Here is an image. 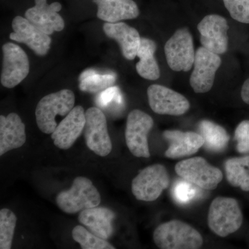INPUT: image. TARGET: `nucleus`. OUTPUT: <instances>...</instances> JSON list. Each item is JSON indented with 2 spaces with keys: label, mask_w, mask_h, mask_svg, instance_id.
Here are the masks:
<instances>
[{
  "label": "nucleus",
  "mask_w": 249,
  "mask_h": 249,
  "mask_svg": "<svg viewBox=\"0 0 249 249\" xmlns=\"http://www.w3.org/2000/svg\"><path fill=\"white\" fill-rule=\"evenodd\" d=\"M153 240L156 246L161 249H197L204 242L199 231L179 220L160 224L154 231Z\"/></svg>",
  "instance_id": "obj_1"
},
{
  "label": "nucleus",
  "mask_w": 249,
  "mask_h": 249,
  "mask_svg": "<svg viewBox=\"0 0 249 249\" xmlns=\"http://www.w3.org/2000/svg\"><path fill=\"white\" fill-rule=\"evenodd\" d=\"M75 95L71 90L62 89L44 96L36 109L37 127L45 134H52L58 124L57 116H66L74 107Z\"/></svg>",
  "instance_id": "obj_2"
},
{
  "label": "nucleus",
  "mask_w": 249,
  "mask_h": 249,
  "mask_svg": "<svg viewBox=\"0 0 249 249\" xmlns=\"http://www.w3.org/2000/svg\"><path fill=\"white\" fill-rule=\"evenodd\" d=\"M243 215L236 199L217 196L211 203L208 214V225L216 235L225 237L240 229Z\"/></svg>",
  "instance_id": "obj_3"
},
{
  "label": "nucleus",
  "mask_w": 249,
  "mask_h": 249,
  "mask_svg": "<svg viewBox=\"0 0 249 249\" xmlns=\"http://www.w3.org/2000/svg\"><path fill=\"white\" fill-rule=\"evenodd\" d=\"M101 201L99 192L91 180L84 177L75 178L71 188L60 192L56 197L59 209L67 214L97 207Z\"/></svg>",
  "instance_id": "obj_4"
},
{
  "label": "nucleus",
  "mask_w": 249,
  "mask_h": 249,
  "mask_svg": "<svg viewBox=\"0 0 249 249\" xmlns=\"http://www.w3.org/2000/svg\"><path fill=\"white\" fill-rule=\"evenodd\" d=\"M175 172L183 179L206 191L215 189L223 179L222 172L200 157L181 160L175 165Z\"/></svg>",
  "instance_id": "obj_5"
},
{
  "label": "nucleus",
  "mask_w": 249,
  "mask_h": 249,
  "mask_svg": "<svg viewBox=\"0 0 249 249\" xmlns=\"http://www.w3.org/2000/svg\"><path fill=\"white\" fill-rule=\"evenodd\" d=\"M169 184L170 177L165 166L152 165L142 170L132 180V192L139 201H154Z\"/></svg>",
  "instance_id": "obj_6"
},
{
  "label": "nucleus",
  "mask_w": 249,
  "mask_h": 249,
  "mask_svg": "<svg viewBox=\"0 0 249 249\" xmlns=\"http://www.w3.org/2000/svg\"><path fill=\"white\" fill-rule=\"evenodd\" d=\"M153 125V119L144 111L134 109L128 114L124 137L127 146L134 157H150L147 136Z\"/></svg>",
  "instance_id": "obj_7"
},
{
  "label": "nucleus",
  "mask_w": 249,
  "mask_h": 249,
  "mask_svg": "<svg viewBox=\"0 0 249 249\" xmlns=\"http://www.w3.org/2000/svg\"><path fill=\"white\" fill-rule=\"evenodd\" d=\"M168 66L175 71L187 72L194 64L196 52L193 37L186 28L178 29L164 47Z\"/></svg>",
  "instance_id": "obj_8"
},
{
  "label": "nucleus",
  "mask_w": 249,
  "mask_h": 249,
  "mask_svg": "<svg viewBox=\"0 0 249 249\" xmlns=\"http://www.w3.org/2000/svg\"><path fill=\"white\" fill-rule=\"evenodd\" d=\"M85 139L89 150L100 157H106L112 150L108 133L107 119L102 110L90 107L85 112Z\"/></svg>",
  "instance_id": "obj_9"
},
{
  "label": "nucleus",
  "mask_w": 249,
  "mask_h": 249,
  "mask_svg": "<svg viewBox=\"0 0 249 249\" xmlns=\"http://www.w3.org/2000/svg\"><path fill=\"white\" fill-rule=\"evenodd\" d=\"M3 66L1 83L6 88H14L25 79L30 65L27 53L20 47L8 42L2 47Z\"/></svg>",
  "instance_id": "obj_10"
},
{
  "label": "nucleus",
  "mask_w": 249,
  "mask_h": 249,
  "mask_svg": "<svg viewBox=\"0 0 249 249\" xmlns=\"http://www.w3.org/2000/svg\"><path fill=\"white\" fill-rule=\"evenodd\" d=\"M222 64L219 55L199 47L196 52L190 84L195 92H208L213 85L216 72Z\"/></svg>",
  "instance_id": "obj_11"
},
{
  "label": "nucleus",
  "mask_w": 249,
  "mask_h": 249,
  "mask_svg": "<svg viewBox=\"0 0 249 249\" xmlns=\"http://www.w3.org/2000/svg\"><path fill=\"white\" fill-rule=\"evenodd\" d=\"M149 105L154 112L161 115L181 116L191 107L181 93L160 85H152L147 91Z\"/></svg>",
  "instance_id": "obj_12"
},
{
  "label": "nucleus",
  "mask_w": 249,
  "mask_h": 249,
  "mask_svg": "<svg viewBox=\"0 0 249 249\" xmlns=\"http://www.w3.org/2000/svg\"><path fill=\"white\" fill-rule=\"evenodd\" d=\"M227 19L219 15L206 16L198 24L201 46L213 53L221 55L227 52L229 47Z\"/></svg>",
  "instance_id": "obj_13"
},
{
  "label": "nucleus",
  "mask_w": 249,
  "mask_h": 249,
  "mask_svg": "<svg viewBox=\"0 0 249 249\" xmlns=\"http://www.w3.org/2000/svg\"><path fill=\"white\" fill-rule=\"evenodd\" d=\"M12 28L14 32L10 34L11 40L25 44L40 56L48 53L52 43L50 36L29 22L27 18L16 16L13 19Z\"/></svg>",
  "instance_id": "obj_14"
},
{
  "label": "nucleus",
  "mask_w": 249,
  "mask_h": 249,
  "mask_svg": "<svg viewBox=\"0 0 249 249\" xmlns=\"http://www.w3.org/2000/svg\"><path fill=\"white\" fill-rule=\"evenodd\" d=\"M85 112L82 106L72 109L52 134L54 145L62 150H68L76 142L85 129Z\"/></svg>",
  "instance_id": "obj_15"
},
{
  "label": "nucleus",
  "mask_w": 249,
  "mask_h": 249,
  "mask_svg": "<svg viewBox=\"0 0 249 249\" xmlns=\"http://www.w3.org/2000/svg\"><path fill=\"white\" fill-rule=\"evenodd\" d=\"M35 6L25 13V18L29 22L48 35L63 30L65 22L58 14L62 9L60 3L48 4L47 0H35Z\"/></svg>",
  "instance_id": "obj_16"
},
{
  "label": "nucleus",
  "mask_w": 249,
  "mask_h": 249,
  "mask_svg": "<svg viewBox=\"0 0 249 249\" xmlns=\"http://www.w3.org/2000/svg\"><path fill=\"white\" fill-rule=\"evenodd\" d=\"M163 137L169 142L165 157L178 159L196 154L204 145V141L200 134L179 130H166Z\"/></svg>",
  "instance_id": "obj_17"
},
{
  "label": "nucleus",
  "mask_w": 249,
  "mask_h": 249,
  "mask_svg": "<svg viewBox=\"0 0 249 249\" xmlns=\"http://www.w3.org/2000/svg\"><path fill=\"white\" fill-rule=\"evenodd\" d=\"M26 142L25 124L16 113L0 116V156L22 147Z\"/></svg>",
  "instance_id": "obj_18"
},
{
  "label": "nucleus",
  "mask_w": 249,
  "mask_h": 249,
  "mask_svg": "<svg viewBox=\"0 0 249 249\" xmlns=\"http://www.w3.org/2000/svg\"><path fill=\"white\" fill-rule=\"evenodd\" d=\"M103 31L119 44L124 58L132 60L137 57L142 38L137 29L124 22H107L103 25Z\"/></svg>",
  "instance_id": "obj_19"
},
{
  "label": "nucleus",
  "mask_w": 249,
  "mask_h": 249,
  "mask_svg": "<svg viewBox=\"0 0 249 249\" xmlns=\"http://www.w3.org/2000/svg\"><path fill=\"white\" fill-rule=\"evenodd\" d=\"M115 214L107 208H91L81 211L78 220L88 228L90 232L107 240L112 235V221Z\"/></svg>",
  "instance_id": "obj_20"
},
{
  "label": "nucleus",
  "mask_w": 249,
  "mask_h": 249,
  "mask_svg": "<svg viewBox=\"0 0 249 249\" xmlns=\"http://www.w3.org/2000/svg\"><path fill=\"white\" fill-rule=\"evenodd\" d=\"M97 4V16L109 23H116L124 19L138 17V6L133 0H93Z\"/></svg>",
  "instance_id": "obj_21"
},
{
  "label": "nucleus",
  "mask_w": 249,
  "mask_h": 249,
  "mask_svg": "<svg viewBox=\"0 0 249 249\" xmlns=\"http://www.w3.org/2000/svg\"><path fill=\"white\" fill-rule=\"evenodd\" d=\"M157 44L150 39L142 37L137 56L140 60L136 65V70L142 78L150 80L159 79L160 70L155 57Z\"/></svg>",
  "instance_id": "obj_22"
},
{
  "label": "nucleus",
  "mask_w": 249,
  "mask_h": 249,
  "mask_svg": "<svg viewBox=\"0 0 249 249\" xmlns=\"http://www.w3.org/2000/svg\"><path fill=\"white\" fill-rule=\"evenodd\" d=\"M199 131L204 139L203 146L209 151L222 152L227 147L230 138L226 129L219 124L203 120L199 123Z\"/></svg>",
  "instance_id": "obj_23"
},
{
  "label": "nucleus",
  "mask_w": 249,
  "mask_h": 249,
  "mask_svg": "<svg viewBox=\"0 0 249 249\" xmlns=\"http://www.w3.org/2000/svg\"><path fill=\"white\" fill-rule=\"evenodd\" d=\"M226 176L229 183L243 191H249V155L228 160L225 163Z\"/></svg>",
  "instance_id": "obj_24"
},
{
  "label": "nucleus",
  "mask_w": 249,
  "mask_h": 249,
  "mask_svg": "<svg viewBox=\"0 0 249 249\" xmlns=\"http://www.w3.org/2000/svg\"><path fill=\"white\" fill-rule=\"evenodd\" d=\"M79 88L85 92L97 93L113 86L116 81L114 73L101 74L93 70H88L80 76Z\"/></svg>",
  "instance_id": "obj_25"
},
{
  "label": "nucleus",
  "mask_w": 249,
  "mask_h": 249,
  "mask_svg": "<svg viewBox=\"0 0 249 249\" xmlns=\"http://www.w3.org/2000/svg\"><path fill=\"white\" fill-rule=\"evenodd\" d=\"M73 240L83 249H114L115 247L107 240L98 237L82 226H76L72 231Z\"/></svg>",
  "instance_id": "obj_26"
},
{
  "label": "nucleus",
  "mask_w": 249,
  "mask_h": 249,
  "mask_svg": "<svg viewBox=\"0 0 249 249\" xmlns=\"http://www.w3.org/2000/svg\"><path fill=\"white\" fill-rule=\"evenodd\" d=\"M17 217L9 209L0 211V249H10L12 247Z\"/></svg>",
  "instance_id": "obj_27"
},
{
  "label": "nucleus",
  "mask_w": 249,
  "mask_h": 249,
  "mask_svg": "<svg viewBox=\"0 0 249 249\" xmlns=\"http://www.w3.org/2000/svg\"><path fill=\"white\" fill-rule=\"evenodd\" d=\"M197 186L186 180H181L175 184L173 196L175 201L181 204L191 202L197 196Z\"/></svg>",
  "instance_id": "obj_28"
},
{
  "label": "nucleus",
  "mask_w": 249,
  "mask_h": 249,
  "mask_svg": "<svg viewBox=\"0 0 249 249\" xmlns=\"http://www.w3.org/2000/svg\"><path fill=\"white\" fill-rule=\"evenodd\" d=\"M231 16L237 22L249 24V0H223Z\"/></svg>",
  "instance_id": "obj_29"
},
{
  "label": "nucleus",
  "mask_w": 249,
  "mask_h": 249,
  "mask_svg": "<svg viewBox=\"0 0 249 249\" xmlns=\"http://www.w3.org/2000/svg\"><path fill=\"white\" fill-rule=\"evenodd\" d=\"M124 103L122 94L118 87L111 86L103 90L96 98V103L100 107L106 108L111 106H121Z\"/></svg>",
  "instance_id": "obj_30"
},
{
  "label": "nucleus",
  "mask_w": 249,
  "mask_h": 249,
  "mask_svg": "<svg viewBox=\"0 0 249 249\" xmlns=\"http://www.w3.org/2000/svg\"><path fill=\"white\" fill-rule=\"evenodd\" d=\"M237 151L242 154L249 153V121H242L235 131Z\"/></svg>",
  "instance_id": "obj_31"
},
{
  "label": "nucleus",
  "mask_w": 249,
  "mask_h": 249,
  "mask_svg": "<svg viewBox=\"0 0 249 249\" xmlns=\"http://www.w3.org/2000/svg\"><path fill=\"white\" fill-rule=\"evenodd\" d=\"M241 96L244 102L249 105V78L246 80L242 85Z\"/></svg>",
  "instance_id": "obj_32"
}]
</instances>
